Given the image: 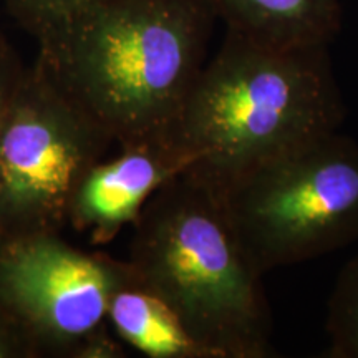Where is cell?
Here are the masks:
<instances>
[{
	"mask_svg": "<svg viewBox=\"0 0 358 358\" xmlns=\"http://www.w3.org/2000/svg\"><path fill=\"white\" fill-rule=\"evenodd\" d=\"M0 358H34L24 338L0 310Z\"/></svg>",
	"mask_w": 358,
	"mask_h": 358,
	"instance_id": "cell-13",
	"label": "cell"
},
{
	"mask_svg": "<svg viewBox=\"0 0 358 358\" xmlns=\"http://www.w3.org/2000/svg\"><path fill=\"white\" fill-rule=\"evenodd\" d=\"M345 116L329 47L279 48L227 30L169 140L186 171L219 192L261 161L337 131Z\"/></svg>",
	"mask_w": 358,
	"mask_h": 358,
	"instance_id": "cell-2",
	"label": "cell"
},
{
	"mask_svg": "<svg viewBox=\"0 0 358 358\" xmlns=\"http://www.w3.org/2000/svg\"><path fill=\"white\" fill-rule=\"evenodd\" d=\"M113 145L38 57L25 66L0 122V244L62 234L78 185Z\"/></svg>",
	"mask_w": 358,
	"mask_h": 358,
	"instance_id": "cell-5",
	"label": "cell"
},
{
	"mask_svg": "<svg viewBox=\"0 0 358 358\" xmlns=\"http://www.w3.org/2000/svg\"><path fill=\"white\" fill-rule=\"evenodd\" d=\"M187 163L171 140L118 146V155L96 163L71 199L69 226L93 245H106L140 216L148 199Z\"/></svg>",
	"mask_w": 358,
	"mask_h": 358,
	"instance_id": "cell-7",
	"label": "cell"
},
{
	"mask_svg": "<svg viewBox=\"0 0 358 358\" xmlns=\"http://www.w3.org/2000/svg\"><path fill=\"white\" fill-rule=\"evenodd\" d=\"M13 19L43 43L106 0H3Z\"/></svg>",
	"mask_w": 358,
	"mask_h": 358,
	"instance_id": "cell-11",
	"label": "cell"
},
{
	"mask_svg": "<svg viewBox=\"0 0 358 358\" xmlns=\"http://www.w3.org/2000/svg\"><path fill=\"white\" fill-rule=\"evenodd\" d=\"M127 261L213 358H271V303L221 196L187 171L148 199Z\"/></svg>",
	"mask_w": 358,
	"mask_h": 358,
	"instance_id": "cell-3",
	"label": "cell"
},
{
	"mask_svg": "<svg viewBox=\"0 0 358 358\" xmlns=\"http://www.w3.org/2000/svg\"><path fill=\"white\" fill-rule=\"evenodd\" d=\"M24 70L25 65L22 64L17 52L0 34V122Z\"/></svg>",
	"mask_w": 358,
	"mask_h": 358,
	"instance_id": "cell-12",
	"label": "cell"
},
{
	"mask_svg": "<svg viewBox=\"0 0 358 358\" xmlns=\"http://www.w3.org/2000/svg\"><path fill=\"white\" fill-rule=\"evenodd\" d=\"M327 358H358V252L340 268L327 302Z\"/></svg>",
	"mask_w": 358,
	"mask_h": 358,
	"instance_id": "cell-10",
	"label": "cell"
},
{
	"mask_svg": "<svg viewBox=\"0 0 358 358\" xmlns=\"http://www.w3.org/2000/svg\"><path fill=\"white\" fill-rule=\"evenodd\" d=\"M108 317L120 340L150 358H213L176 313L136 279L116 290Z\"/></svg>",
	"mask_w": 358,
	"mask_h": 358,
	"instance_id": "cell-9",
	"label": "cell"
},
{
	"mask_svg": "<svg viewBox=\"0 0 358 358\" xmlns=\"http://www.w3.org/2000/svg\"><path fill=\"white\" fill-rule=\"evenodd\" d=\"M214 19L206 0H106L38 43L37 57L116 146L169 140Z\"/></svg>",
	"mask_w": 358,
	"mask_h": 358,
	"instance_id": "cell-1",
	"label": "cell"
},
{
	"mask_svg": "<svg viewBox=\"0 0 358 358\" xmlns=\"http://www.w3.org/2000/svg\"><path fill=\"white\" fill-rule=\"evenodd\" d=\"M262 275L358 243V141L338 131L261 161L219 191Z\"/></svg>",
	"mask_w": 358,
	"mask_h": 358,
	"instance_id": "cell-4",
	"label": "cell"
},
{
	"mask_svg": "<svg viewBox=\"0 0 358 358\" xmlns=\"http://www.w3.org/2000/svg\"><path fill=\"white\" fill-rule=\"evenodd\" d=\"M227 30L279 48L329 47L340 32V0H206Z\"/></svg>",
	"mask_w": 358,
	"mask_h": 358,
	"instance_id": "cell-8",
	"label": "cell"
},
{
	"mask_svg": "<svg viewBox=\"0 0 358 358\" xmlns=\"http://www.w3.org/2000/svg\"><path fill=\"white\" fill-rule=\"evenodd\" d=\"M134 279L127 259L88 252L62 234L0 244V310L32 357L122 358L110 334V302Z\"/></svg>",
	"mask_w": 358,
	"mask_h": 358,
	"instance_id": "cell-6",
	"label": "cell"
}]
</instances>
